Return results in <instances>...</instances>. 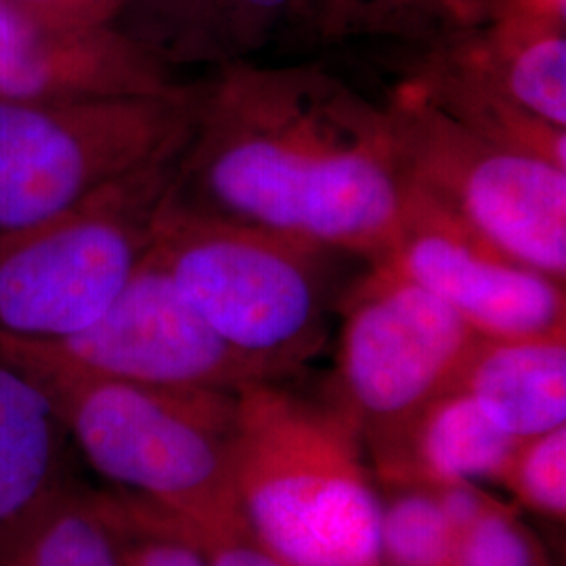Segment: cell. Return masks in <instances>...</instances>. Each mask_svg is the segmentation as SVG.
<instances>
[{
    "label": "cell",
    "mask_w": 566,
    "mask_h": 566,
    "mask_svg": "<svg viewBox=\"0 0 566 566\" xmlns=\"http://www.w3.org/2000/svg\"><path fill=\"white\" fill-rule=\"evenodd\" d=\"M504 483L526 507L565 518L566 426L521 443Z\"/></svg>",
    "instance_id": "21"
},
{
    "label": "cell",
    "mask_w": 566,
    "mask_h": 566,
    "mask_svg": "<svg viewBox=\"0 0 566 566\" xmlns=\"http://www.w3.org/2000/svg\"><path fill=\"white\" fill-rule=\"evenodd\" d=\"M296 18L303 0H128L114 25L172 74L252 61Z\"/></svg>",
    "instance_id": "13"
},
{
    "label": "cell",
    "mask_w": 566,
    "mask_h": 566,
    "mask_svg": "<svg viewBox=\"0 0 566 566\" xmlns=\"http://www.w3.org/2000/svg\"><path fill=\"white\" fill-rule=\"evenodd\" d=\"M453 386L521 443L552 432L566 424L565 332L476 338Z\"/></svg>",
    "instance_id": "16"
},
{
    "label": "cell",
    "mask_w": 566,
    "mask_h": 566,
    "mask_svg": "<svg viewBox=\"0 0 566 566\" xmlns=\"http://www.w3.org/2000/svg\"><path fill=\"white\" fill-rule=\"evenodd\" d=\"M507 7H516L528 13L546 15V18H556V20H566L565 0H510Z\"/></svg>",
    "instance_id": "26"
},
{
    "label": "cell",
    "mask_w": 566,
    "mask_h": 566,
    "mask_svg": "<svg viewBox=\"0 0 566 566\" xmlns=\"http://www.w3.org/2000/svg\"><path fill=\"white\" fill-rule=\"evenodd\" d=\"M44 20L67 25H109L128 0H11Z\"/></svg>",
    "instance_id": "24"
},
{
    "label": "cell",
    "mask_w": 566,
    "mask_h": 566,
    "mask_svg": "<svg viewBox=\"0 0 566 566\" xmlns=\"http://www.w3.org/2000/svg\"><path fill=\"white\" fill-rule=\"evenodd\" d=\"M405 82L489 142L566 166V20L506 7L428 46Z\"/></svg>",
    "instance_id": "8"
},
{
    "label": "cell",
    "mask_w": 566,
    "mask_h": 566,
    "mask_svg": "<svg viewBox=\"0 0 566 566\" xmlns=\"http://www.w3.org/2000/svg\"><path fill=\"white\" fill-rule=\"evenodd\" d=\"M451 566H537L525 528L491 502L476 523L458 537Z\"/></svg>",
    "instance_id": "22"
},
{
    "label": "cell",
    "mask_w": 566,
    "mask_h": 566,
    "mask_svg": "<svg viewBox=\"0 0 566 566\" xmlns=\"http://www.w3.org/2000/svg\"><path fill=\"white\" fill-rule=\"evenodd\" d=\"M340 407L275 382L238 392L231 474L259 544L287 566H382L380 493Z\"/></svg>",
    "instance_id": "2"
},
{
    "label": "cell",
    "mask_w": 566,
    "mask_h": 566,
    "mask_svg": "<svg viewBox=\"0 0 566 566\" xmlns=\"http://www.w3.org/2000/svg\"><path fill=\"white\" fill-rule=\"evenodd\" d=\"M193 118L196 84L86 102L0 99V231L49 219L179 151Z\"/></svg>",
    "instance_id": "6"
},
{
    "label": "cell",
    "mask_w": 566,
    "mask_h": 566,
    "mask_svg": "<svg viewBox=\"0 0 566 566\" xmlns=\"http://www.w3.org/2000/svg\"><path fill=\"white\" fill-rule=\"evenodd\" d=\"M510 0H303L304 20L327 41L385 36L434 46L500 15Z\"/></svg>",
    "instance_id": "17"
},
{
    "label": "cell",
    "mask_w": 566,
    "mask_h": 566,
    "mask_svg": "<svg viewBox=\"0 0 566 566\" xmlns=\"http://www.w3.org/2000/svg\"><path fill=\"white\" fill-rule=\"evenodd\" d=\"M116 566H210L196 528L122 489L97 491Z\"/></svg>",
    "instance_id": "19"
},
{
    "label": "cell",
    "mask_w": 566,
    "mask_h": 566,
    "mask_svg": "<svg viewBox=\"0 0 566 566\" xmlns=\"http://www.w3.org/2000/svg\"><path fill=\"white\" fill-rule=\"evenodd\" d=\"M182 149L49 219L0 231V338L57 343L102 317L149 252Z\"/></svg>",
    "instance_id": "5"
},
{
    "label": "cell",
    "mask_w": 566,
    "mask_h": 566,
    "mask_svg": "<svg viewBox=\"0 0 566 566\" xmlns=\"http://www.w3.org/2000/svg\"><path fill=\"white\" fill-rule=\"evenodd\" d=\"M385 109L416 191L510 259L565 282L566 166L489 142L407 82Z\"/></svg>",
    "instance_id": "7"
},
{
    "label": "cell",
    "mask_w": 566,
    "mask_h": 566,
    "mask_svg": "<svg viewBox=\"0 0 566 566\" xmlns=\"http://www.w3.org/2000/svg\"><path fill=\"white\" fill-rule=\"evenodd\" d=\"M172 196L374 263L403 223L409 182L385 105L317 65L240 61L196 82Z\"/></svg>",
    "instance_id": "1"
},
{
    "label": "cell",
    "mask_w": 566,
    "mask_h": 566,
    "mask_svg": "<svg viewBox=\"0 0 566 566\" xmlns=\"http://www.w3.org/2000/svg\"><path fill=\"white\" fill-rule=\"evenodd\" d=\"M437 502L446 516L447 525L451 528L455 542L460 535H464L470 526L476 523V518L485 512L491 500L485 493L474 486V483H455V485L434 486Z\"/></svg>",
    "instance_id": "25"
},
{
    "label": "cell",
    "mask_w": 566,
    "mask_h": 566,
    "mask_svg": "<svg viewBox=\"0 0 566 566\" xmlns=\"http://www.w3.org/2000/svg\"><path fill=\"white\" fill-rule=\"evenodd\" d=\"M476 338L424 287L371 263L344 303L334 405L376 446L455 385Z\"/></svg>",
    "instance_id": "9"
},
{
    "label": "cell",
    "mask_w": 566,
    "mask_h": 566,
    "mask_svg": "<svg viewBox=\"0 0 566 566\" xmlns=\"http://www.w3.org/2000/svg\"><path fill=\"white\" fill-rule=\"evenodd\" d=\"M149 256L203 322L273 380L324 338L327 250L196 210L170 191Z\"/></svg>",
    "instance_id": "4"
},
{
    "label": "cell",
    "mask_w": 566,
    "mask_h": 566,
    "mask_svg": "<svg viewBox=\"0 0 566 566\" xmlns=\"http://www.w3.org/2000/svg\"><path fill=\"white\" fill-rule=\"evenodd\" d=\"M0 355L39 382L70 441L116 489L198 533L245 525L231 474L238 392L99 378L23 340L0 338Z\"/></svg>",
    "instance_id": "3"
},
{
    "label": "cell",
    "mask_w": 566,
    "mask_h": 566,
    "mask_svg": "<svg viewBox=\"0 0 566 566\" xmlns=\"http://www.w3.org/2000/svg\"><path fill=\"white\" fill-rule=\"evenodd\" d=\"M386 264L455 311L479 338H528L565 332V282L481 240L409 185Z\"/></svg>",
    "instance_id": "11"
},
{
    "label": "cell",
    "mask_w": 566,
    "mask_h": 566,
    "mask_svg": "<svg viewBox=\"0 0 566 566\" xmlns=\"http://www.w3.org/2000/svg\"><path fill=\"white\" fill-rule=\"evenodd\" d=\"M380 497L382 566H451L455 537L430 486L397 485Z\"/></svg>",
    "instance_id": "20"
},
{
    "label": "cell",
    "mask_w": 566,
    "mask_h": 566,
    "mask_svg": "<svg viewBox=\"0 0 566 566\" xmlns=\"http://www.w3.org/2000/svg\"><path fill=\"white\" fill-rule=\"evenodd\" d=\"M521 441L486 418L462 388H449L407 424L376 443L378 470L392 485L504 483Z\"/></svg>",
    "instance_id": "14"
},
{
    "label": "cell",
    "mask_w": 566,
    "mask_h": 566,
    "mask_svg": "<svg viewBox=\"0 0 566 566\" xmlns=\"http://www.w3.org/2000/svg\"><path fill=\"white\" fill-rule=\"evenodd\" d=\"M34 344L67 367L133 385L240 392L275 382L203 322L149 252L95 324Z\"/></svg>",
    "instance_id": "10"
},
{
    "label": "cell",
    "mask_w": 566,
    "mask_h": 566,
    "mask_svg": "<svg viewBox=\"0 0 566 566\" xmlns=\"http://www.w3.org/2000/svg\"><path fill=\"white\" fill-rule=\"evenodd\" d=\"M179 84L114 23L67 25L0 0V99L86 102L158 95Z\"/></svg>",
    "instance_id": "12"
},
{
    "label": "cell",
    "mask_w": 566,
    "mask_h": 566,
    "mask_svg": "<svg viewBox=\"0 0 566 566\" xmlns=\"http://www.w3.org/2000/svg\"><path fill=\"white\" fill-rule=\"evenodd\" d=\"M67 441L39 382L0 355V560L74 483Z\"/></svg>",
    "instance_id": "15"
},
{
    "label": "cell",
    "mask_w": 566,
    "mask_h": 566,
    "mask_svg": "<svg viewBox=\"0 0 566 566\" xmlns=\"http://www.w3.org/2000/svg\"><path fill=\"white\" fill-rule=\"evenodd\" d=\"M198 535L210 566H287L259 544L245 525L223 526Z\"/></svg>",
    "instance_id": "23"
},
{
    "label": "cell",
    "mask_w": 566,
    "mask_h": 566,
    "mask_svg": "<svg viewBox=\"0 0 566 566\" xmlns=\"http://www.w3.org/2000/svg\"><path fill=\"white\" fill-rule=\"evenodd\" d=\"M0 566H116L97 491L74 481L21 535Z\"/></svg>",
    "instance_id": "18"
}]
</instances>
